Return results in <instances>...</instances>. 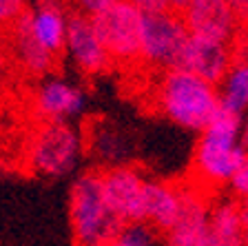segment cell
Masks as SVG:
<instances>
[{
    "mask_svg": "<svg viewBox=\"0 0 248 246\" xmlns=\"http://www.w3.org/2000/svg\"><path fill=\"white\" fill-rule=\"evenodd\" d=\"M244 164H248L246 142H244V115L219 107L197 142L193 158L197 184L202 182L213 189L228 184V180Z\"/></svg>",
    "mask_w": 248,
    "mask_h": 246,
    "instance_id": "cell-1",
    "label": "cell"
},
{
    "mask_svg": "<svg viewBox=\"0 0 248 246\" xmlns=\"http://www.w3.org/2000/svg\"><path fill=\"white\" fill-rule=\"evenodd\" d=\"M155 104L170 122L188 131H204L219 109L217 89L180 69L164 71L155 89Z\"/></svg>",
    "mask_w": 248,
    "mask_h": 246,
    "instance_id": "cell-2",
    "label": "cell"
},
{
    "mask_svg": "<svg viewBox=\"0 0 248 246\" xmlns=\"http://www.w3.org/2000/svg\"><path fill=\"white\" fill-rule=\"evenodd\" d=\"M69 217L78 246H108L124 226L102 197L100 171H87L76 178L69 195Z\"/></svg>",
    "mask_w": 248,
    "mask_h": 246,
    "instance_id": "cell-3",
    "label": "cell"
},
{
    "mask_svg": "<svg viewBox=\"0 0 248 246\" xmlns=\"http://www.w3.org/2000/svg\"><path fill=\"white\" fill-rule=\"evenodd\" d=\"M82 153V135L69 122H42L31 135L27 162L45 178H60L76 169Z\"/></svg>",
    "mask_w": 248,
    "mask_h": 246,
    "instance_id": "cell-4",
    "label": "cell"
},
{
    "mask_svg": "<svg viewBox=\"0 0 248 246\" xmlns=\"http://www.w3.org/2000/svg\"><path fill=\"white\" fill-rule=\"evenodd\" d=\"M91 27L111 62L140 60L142 14L133 2L111 0L107 9L91 16Z\"/></svg>",
    "mask_w": 248,
    "mask_h": 246,
    "instance_id": "cell-5",
    "label": "cell"
},
{
    "mask_svg": "<svg viewBox=\"0 0 248 246\" xmlns=\"http://www.w3.org/2000/svg\"><path fill=\"white\" fill-rule=\"evenodd\" d=\"M186 42H188V31L173 7L157 14H142L140 60L164 71L180 69Z\"/></svg>",
    "mask_w": 248,
    "mask_h": 246,
    "instance_id": "cell-6",
    "label": "cell"
},
{
    "mask_svg": "<svg viewBox=\"0 0 248 246\" xmlns=\"http://www.w3.org/2000/svg\"><path fill=\"white\" fill-rule=\"evenodd\" d=\"M173 9L180 14L188 36L204 38L213 42L232 45L242 33L244 5L228 0H191L173 2Z\"/></svg>",
    "mask_w": 248,
    "mask_h": 246,
    "instance_id": "cell-7",
    "label": "cell"
},
{
    "mask_svg": "<svg viewBox=\"0 0 248 246\" xmlns=\"http://www.w3.org/2000/svg\"><path fill=\"white\" fill-rule=\"evenodd\" d=\"M142 184L144 178L129 164H115L100 171L102 197L122 224L142 222Z\"/></svg>",
    "mask_w": 248,
    "mask_h": 246,
    "instance_id": "cell-8",
    "label": "cell"
},
{
    "mask_svg": "<svg viewBox=\"0 0 248 246\" xmlns=\"http://www.w3.org/2000/svg\"><path fill=\"white\" fill-rule=\"evenodd\" d=\"M232 62H235L232 45L188 36V42H186L180 60V71L191 73L217 89L226 78V73L231 71Z\"/></svg>",
    "mask_w": 248,
    "mask_h": 246,
    "instance_id": "cell-9",
    "label": "cell"
},
{
    "mask_svg": "<svg viewBox=\"0 0 248 246\" xmlns=\"http://www.w3.org/2000/svg\"><path fill=\"white\" fill-rule=\"evenodd\" d=\"M64 49L69 51L71 60L84 76H100L108 71L113 65L107 51L102 49L98 36L91 27L89 16L82 11H73L67 16V36H64Z\"/></svg>",
    "mask_w": 248,
    "mask_h": 246,
    "instance_id": "cell-10",
    "label": "cell"
},
{
    "mask_svg": "<svg viewBox=\"0 0 248 246\" xmlns=\"http://www.w3.org/2000/svg\"><path fill=\"white\" fill-rule=\"evenodd\" d=\"M180 211L177 220L166 233V246H197L208 231L211 202L200 186H177Z\"/></svg>",
    "mask_w": 248,
    "mask_h": 246,
    "instance_id": "cell-11",
    "label": "cell"
},
{
    "mask_svg": "<svg viewBox=\"0 0 248 246\" xmlns=\"http://www.w3.org/2000/svg\"><path fill=\"white\" fill-rule=\"evenodd\" d=\"M33 109L45 122H67L84 109V93L67 80H45L33 93Z\"/></svg>",
    "mask_w": 248,
    "mask_h": 246,
    "instance_id": "cell-12",
    "label": "cell"
},
{
    "mask_svg": "<svg viewBox=\"0 0 248 246\" xmlns=\"http://www.w3.org/2000/svg\"><path fill=\"white\" fill-rule=\"evenodd\" d=\"M248 213L246 204L235 197H226L208 211V240L213 246H246Z\"/></svg>",
    "mask_w": 248,
    "mask_h": 246,
    "instance_id": "cell-13",
    "label": "cell"
},
{
    "mask_svg": "<svg viewBox=\"0 0 248 246\" xmlns=\"http://www.w3.org/2000/svg\"><path fill=\"white\" fill-rule=\"evenodd\" d=\"M180 193L175 184L162 180H144L142 184V222L153 231L169 233L177 220Z\"/></svg>",
    "mask_w": 248,
    "mask_h": 246,
    "instance_id": "cell-14",
    "label": "cell"
},
{
    "mask_svg": "<svg viewBox=\"0 0 248 246\" xmlns=\"http://www.w3.org/2000/svg\"><path fill=\"white\" fill-rule=\"evenodd\" d=\"M9 42H11V51L18 62V67L25 73L33 78H42L53 69L58 58H53L51 53H46L31 36V27H29V7L20 14V18L9 27Z\"/></svg>",
    "mask_w": 248,
    "mask_h": 246,
    "instance_id": "cell-15",
    "label": "cell"
},
{
    "mask_svg": "<svg viewBox=\"0 0 248 246\" xmlns=\"http://www.w3.org/2000/svg\"><path fill=\"white\" fill-rule=\"evenodd\" d=\"M31 36L46 53L58 58L64 51L67 36V11L58 2H38L29 9Z\"/></svg>",
    "mask_w": 248,
    "mask_h": 246,
    "instance_id": "cell-16",
    "label": "cell"
},
{
    "mask_svg": "<svg viewBox=\"0 0 248 246\" xmlns=\"http://www.w3.org/2000/svg\"><path fill=\"white\" fill-rule=\"evenodd\" d=\"M217 96H219L222 109L244 115L248 104V67L244 58L232 62L231 71L222 80V91H217Z\"/></svg>",
    "mask_w": 248,
    "mask_h": 246,
    "instance_id": "cell-17",
    "label": "cell"
},
{
    "mask_svg": "<svg viewBox=\"0 0 248 246\" xmlns=\"http://www.w3.org/2000/svg\"><path fill=\"white\" fill-rule=\"evenodd\" d=\"M155 231L144 222H131L124 224L115 237L108 242V246H153Z\"/></svg>",
    "mask_w": 248,
    "mask_h": 246,
    "instance_id": "cell-18",
    "label": "cell"
},
{
    "mask_svg": "<svg viewBox=\"0 0 248 246\" xmlns=\"http://www.w3.org/2000/svg\"><path fill=\"white\" fill-rule=\"evenodd\" d=\"M95 142H102L98 144L95 149H98L100 158H118L120 153V135L115 133V131H111V129H107V131H98L95 133Z\"/></svg>",
    "mask_w": 248,
    "mask_h": 246,
    "instance_id": "cell-19",
    "label": "cell"
},
{
    "mask_svg": "<svg viewBox=\"0 0 248 246\" xmlns=\"http://www.w3.org/2000/svg\"><path fill=\"white\" fill-rule=\"evenodd\" d=\"M25 9H27V5L22 0H0V29H2V27L9 29V27L20 18V14Z\"/></svg>",
    "mask_w": 248,
    "mask_h": 246,
    "instance_id": "cell-20",
    "label": "cell"
},
{
    "mask_svg": "<svg viewBox=\"0 0 248 246\" xmlns=\"http://www.w3.org/2000/svg\"><path fill=\"white\" fill-rule=\"evenodd\" d=\"M228 184L232 189V197L237 200V197H246L248 193V164H244L242 169L235 171L231 180H228Z\"/></svg>",
    "mask_w": 248,
    "mask_h": 246,
    "instance_id": "cell-21",
    "label": "cell"
},
{
    "mask_svg": "<svg viewBox=\"0 0 248 246\" xmlns=\"http://www.w3.org/2000/svg\"><path fill=\"white\" fill-rule=\"evenodd\" d=\"M7 73H9V60H7V58L2 56V53H0V87L5 84Z\"/></svg>",
    "mask_w": 248,
    "mask_h": 246,
    "instance_id": "cell-22",
    "label": "cell"
},
{
    "mask_svg": "<svg viewBox=\"0 0 248 246\" xmlns=\"http://www.w3.org/2000/svg\"><path fill=\"white\" fill-rule=\"evenodd\" d=\"M0 49H2V31H0Z\"/></svg>",
    "mask_w": 248,
    "mask_h": 246,
    "instance_id": "cell-23",
    "label": "cell"
}]
</instances>
